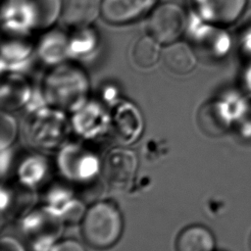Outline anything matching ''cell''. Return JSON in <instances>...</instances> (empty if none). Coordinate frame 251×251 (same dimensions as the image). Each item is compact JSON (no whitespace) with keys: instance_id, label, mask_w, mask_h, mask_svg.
I'll list each match as a JSON object with an SVG mask.
<instances>
[{"instance_id":"20","label":"cell","mask_w":251,"mask_h":251,"mask_svg":"<svg viewBox=\"0 0 251 251\" xmlns=\"http://www.w3.org/2000/svg\"><path fill=\"white\" fill-rule=\"evenodd\" d=\"M98 47L99 35L91 25L74 28L72 34L69 35V58L87 59L96 53Z\"/></svg>"},{"instance_id":"9","label":"cell","mask_w":251,"mask_h":251,"mask_svg":"<svg viewBox=\"0 0 251 251\" xmlns=\"http://www.w3.org/2000/svg\"><path fill=\"white\" fill-rule=\"evenodd\" d=\"M190 4L191 11L203 21L224 27L240 18L247 0H190Z\"/></svg>"},{"instance_id":"27","label":"cell","mask_w":251,"mask_h":251,"mask_svg":"<svg viewBox=\"0 0 251 251\" xmlns=\"http://www.w3.org/2000/svg\"><path fill=\"white\" fill-rule=\"evenodd\" d=\"M1 251H25L23 244L12 236H5L1 239Z\"/></svg>"},{"instance_id":"4","label":"cell","mask_w":251,"mask_h":251,"mask_svg":"<svg viewBox=\"0 0 251 251\" xmlns=\"http://www.w3.org/2000/svg\"><path fill=\"white\" fill-rule=\"evenodd\" d=\"M63 224L62 218L45 206L23 220L22 230L33 251H50L63 230Z\"/></svg>"},{"instance_id":"24","label":"cell","mask_w":251,"mask_h":251,"mask_svg":"<svg viewBox=\"0 0 251 251\" xmlns=\"http://www.w3.org/2000/svg\"><path fill=\"white\" fill-rule=\"evenodd\" d=\"M18 134V125L13 116L2 112L0 121V147L1 150L10 148Z\"/></svg>"},{"instance_id":"29","label":"cell","mask_w":251,"mask_h":251,"mask_svg":"<svg viewBox=\"0 0 251 251\" xmlns=\"http://www.w3.org/2000/svg\"><path fill=\"white\" fill-rule=\"evenodd\" d=\"M11 157H12V155H11L9 148L2 150V153H1V174L2 175H4L6 173L7 169L10 166Z\"/></svg>"},{"instance_id":"26","label":"cell","mask_w":251,"mask_h":251,"mask_svg":"<svg viewBox=\"0 0 251 251\" xmlns=\"http://www.w3.org/2000/svg\"><path fill=\"white\" fill-rule=\"evenodd\" d=\"M50 251H85V249L79 241L68 238L57 241Z\"/></svg>"},{"instance_id":"23","label":"cell","mask_w":251,"mask_h":251,"mask_svg":"<svg viewBox=\"0 0 251 251\" xmlns=\"http://www.w3.org/2000/svg\"><path fill=\"white\" fill-rule=\"evenodd\" d=\"M46 160L40 155H32L25 158L19 167L20 181L26 187H34L46 176Z\"/></svg>"},{"instance_id":"17","label":"cell","mask_w":251,"mask_h":251,"mask_svg":"<svg viewBox=\"0 0 251 251\" xmlns=\"http://www.w3.org/2000/svg\"><path fill=\"white\" fill-rule=\"evenodd\" d=\"M32 90L26 79L19 73H7L1 84V106L3 110H17L28 103Z\"/></svg>"},{"instance_id":"10","label":"cell","mask_w":251,"mask_h":251,"mask_svg":"<svg viewBox=\"0 0 251 251\" xmlns=\"http://www.w3.org/2000/svg\"><path fill=\"white\" fill-rule=\"evenodd\" d=\"M111 126L121 142L131 144L142 134L144 128L142 114L133 103L120 101L113 110Z\"/></svg>"},{"instance_id":"7","label":"cell","mask_w":251,"mask_h":251,"mask_svg":"<svg viewBox=\"0 0 251 251\" xmlns=\"http://www.w3.org/2000/svg\"><path fill=\"white\" fill-rule=\"evenodd\" d=\"M138 168L136 154L127 148H114L104 158L102 171L106 181L116 188L127 186Z\"/></svg>"},{"instance_id":"22","label":"cell","mask_w":251,"mask_h":251,"mask_svg":"<svg viewBox=\"0 0 251 251\" xmlns=\"http://www.w3.org/2000/svg\"><path fill=\"white\" fill-rule=\"evenodd\" d=\"M161 45L149 34L139 37L131 49L132 62L141 69L152 68L162 57Z\"/></svg>"},{"instance_id":"3","label":"cell","mask_w":251,"mask_h":251,"mask_svg":"<svg viewBox=\"0 0 251 251\" xmlns=\"http://www.w3.org/2000/svg\"><path fill=\"white\" fill-rule=\"evenodd\" d=\"M29 111L27 135L30 142L44 149L60 146L69 132V124L64 111L44 105Z\"/></svg>"},{"instance_id":"30","label":"cell","mask_w":251,"mask_h":251,"mask_svg":"<svg viewBox=\"0 0 251 251\" xmlns=\"http://www.w3.org/2000/svg\"><path fill=\"white\" fill-rule=\"evenodd\" d=\"M244 81H245V84H246L247 88L251 91V64H250V66L247 68V71H246V73H245Z\"/></svg>"},{"instance_id":"14","label":"cell","mask_w":251,"mask_h":251,"mask_svg":"<svg viewBox=\"0 0 251 251\" xmlns=\"http://www.w3.org/2000/svg\"><path fill=\"white\" fill-rule=\"evenodd\" d=\"M35 53L39 60L54 67L69 59V35L60 28H49L39 38Z\"/></svg>"},{"instance_id":"25","label":"cell","mask_w":251,"mask_h":251,"mask_svg":"<svg viewBox=\"0 0 251 251\" xmlns=\"http://www.w3.org/2000/svg\"><path fill=\"white\" fill-rule=\"evenodd\" d=\"M233 119L242 128H251V97L239 100L234 105Z\"/></svg>"},{"instance_id":"13","label":"cell","mask_w":251,"mask_h":251,"mask_svg":"<svg viewBox=\"0 0 251 251\" xmlns=\"http://www.w3.org/2000/svg\"><path fill=\"white\" fill-rule=\"evenodd\" d=\"M72 124L77 134L93 138L103 134L111 126V117L98 103L86 102L74 113Z\"/></svg>"},{"instance_id":"16","label":"cell","mask_w":251,"mask_h":251,"mask_svg":"<svg viewBox=\"0 0 251 251\" xmlns=\"http://www.w3.org/2000/svg\"><path fill=\"white\" fill-rule=\"evenodd\" d=\"M25 37L10 36L2 43V72L19 73L29 63L35 47L30 45Z\"/></svg>"},{"instance_id":"11","label":"cell","mask_w":251,"mask_h":251,"mask_svg":"<svg viewBox=\"0 0 251 251\" xmlns=\"http://www.w3.org/2000/svg\"><path fill=\"white\" fill-rule=\"evenodd\" d=\"M158 0H103L101 17L114 25L137 21L157 5Z\"/></svg>"},{"instance_id":"31","label":"cell","mask_w":251,"mask_h":251,"mask_svg":"<svg viewBox=\"0 0 251 251\" xmlns=\"http://www.w3.org/2000/svg\"><path fill=\"white\" fill-rule=\"evenodd\" d=\"M250 246H251V241H250Z\"/></svg>"},{"instance_id":"28","label":"cell","mask_w":251,"mask_h":251,"mask_svg":"<svg viewBox=\"0 0 251 251\" xmlns=\"http://www.w3.org/2000/svg\"><path fill=\"white\" fill-rule=\"evenodd\" d=\"M103 98L110 103L117 104L118 102L115 101L119 99L118 97V89L114 85H107L103 88Z\"/></svg>"},{"instance_id":"8","label":"cell","mask_w":251,"mask_h":251,"mask_svg":"<svg viewBox=\"0 0 251 251\" xmlns=\"http://www.w3.org/2000/svg\"><path fill=\"white\" fill-rule=\"evenodd\" d=\"M58 165L62 174L76 181L92 179L100 169L97 157L76 145H68L61 150Z\"/></svg>"},{"instance_id":"2","label":"cell","mask_w":251,"mask_h":251,"mask_svg":"<svg viewBox=\"0 0 251 251\" xmlns=\"http://www.w3.org/2000/svg\"><path fill=\"white\" fill-rule=\"evenodd\" d=\"M81 235L85 242L96 249L114 246L122 236L124 220L118 206L110 201L91 205L81 220Z\"/></svg>"},{"instance_id":"12","label":"cell","mask_w":251,"mask_h":251,"mask_svg":"<svg viewBox=\"0 0 251 251\" xmlns=\"http://www.w3.org/2000/svg\"><path fill=\"white\" fill-rule=\"evenodd\" d=\"M198 124L209 136H221L231 126L233 113L227 99H214L206 102L198 112Z\"/></svg>"},{"instance_id":"1","label":"cell","mask_w":251,"mask_h":251,"mask_svg":"<svg viewBox=\"0 0 251 251\" xmlns=\"http://www.w3.org/2000/svg\"><path fill=\"white\" fill-rule=\"evenodd\" d=\"M90 89L86 72L75 62L51 67L42 81V94L51 107L76 112L86 102Z\"/></svg>"},{"instance_id":"21","label":"cell","mask_w":251,"mask_h":251,"mask_svg":"<svg viewBox=\"0 0 251 251\" xmlns=\"http://www.w3.org/2000/svg\"><path fill=\"white\" fill-rule=\"evenodd\" d=\"M30 9L36 30H47L62 16V0H24Z\"/></svg>"},{"instance_id":"15","label":"cell","mask_w":251,"mask_h":251,"mask_svg":"<svg viewBox=\"0 0 251 251\" xmlns=\"http://www.w3.org/2000/svg\"><path fill=\"white\" fill-rule=\"evenodd\" d=\"M103 0H67L63 6L62 20L70 27L90 26L101 16Z\"/></svg>"},{"instance_id":"19","label":"cell","mask_w":251,"mask_h":251,"mask_svg":"<svg viewBox=\"0 0 251 251\" xmlns=\"http://www.w3.org/2000/svg\"><path fill=\"white\" fill-rule=\"evenodd\" d=\"M215 237L212 231L201 225L183 228L176 241V251H214Z\"/></svg>"},{"instance_id":"5","label":"cell","mask_w":251,"mask_h":251,"mask_svg":"<svg viewBox=\"0 0 251 251\" xmlns=\"http://www.w3.org/2000/svg\"><path fill=\"white\" fill-rule=\"evenodd\" d=\"M187 14L178 4L166 2L157 4L148 14L146 31L162 45H168L184 34Z\"/></svg>"},{"instance_id":"6","label":"cell","mask_w":251,"mask_h":251,"mask_svg":"<svg viewBox=\"0 0 251 251\" xmlns=\"http://www.w3.org/2000/svg\"><path fill=\"white\" fill-rule=\"evenodd\" d=\"M184 34L195 51L211 58H221L229 47L228 36L221 26L206 23L192 11L187 16Z\"/></svg>"},{"instance_id":"18","label":"cell","mask_w":251,"mask_h":251,"mask_svg":"<svg viewBox=\"0 0 251 251\" xmlns=\"http://www.w3.org/2000/svg\"><path fill=\"white\" fill-rule=\"evenodd\" d=\"M165 66L176 75H187L197 65L196 51L189 42L176 40L166 45L162 53Z\"/></svg>"}]
</instances>
